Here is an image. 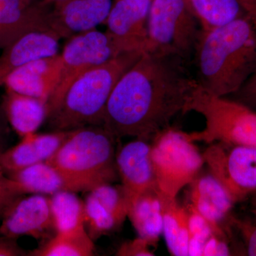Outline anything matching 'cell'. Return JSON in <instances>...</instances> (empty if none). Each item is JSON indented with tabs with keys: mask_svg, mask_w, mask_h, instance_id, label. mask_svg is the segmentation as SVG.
<instances>
[{
	"mask_svg": "<svg viewBox=\"0 0 256 256\" xmlns=\"http://www.w3.org/2000/svg\"><path fill=\"white\" fill-rule=\"evenodd\" d=\"M152 0H114L106 20V33L121 53L146 52Z\"/></svg>",
	"mask_w": 256,
	"mask_h": 256,
	"instance_id": "8fae6325",
	"label": "cell"
},
{
	"mask_svg": "<svg viewBox=\"0 0 256 256\" xmlns=\"http://www.w3.org/2000/svg\"><path fill=\"white\" fill-rule=\"evenodd\" d=\"M0 234L18 238L30 236L41 242L55 235L50 196L32 194L18 197L6 210Z\"/></svg>",
	"mask_w": 256,
	"mask_h": 256,
	"instance_id": "30bf717a",
	"label": "cell"
},
{
	"mask_svg": "<svg viewBox=\"0 0 256 256\" xmlns=\"http://www.w3.org/2000/svg\"><path fill=\"white\" fill-rule=\"evenodd\" d=\"M116 139L104 126L72 130L60 149L46 162L63 176L69 191L87 192L119 178Z\"/></svg>",
	"mask_w": 256,
	"mask_h": 256,
	"instance_id": "277c9868",
	"label": "cell"
},
{
	"mask_svg": "<svg viewBox=\"0 0 256 256\" xmlns=\"http://www.w3.org/2000/svg\"><path fill=\"white\" fill-rule=\"evenodd\" d=\"M194 54L198 85L220 97L234 95L256 68V28L246 15L202 31Z\"/></svg>",
	"mask_w": 256,
	"mask_h": 256,
	"instance_id": "7a4b0ae2",
	"label": "cell"
},
{
	"mask_svg": "<svg viewBox=\"0 0 256 256\" xmlns=\"http://www.w3.org/2000/svg\"><path fill=\"white\" fill-rule=\"evenodd\" d=\"M56 233L85 226V206L76 192L64 190L50 196Z\"/></svg>",
	"mask_w": 256,
	"mask_h": 256,
	"instance_id": "484cf974",
	"label": "cell"
},
{
	"mask_svg": "<svg viewBox=\"0 0 256 256\" xmlns=\"http://www.w3.org/2000/svg\"><path fill=\"white\" fill-rule=\"evenodd\" d=\"M255 192H256V191Z\"/></svg>",
	"mask_w": 256,
	"mask_h": 256,
	"instance_id": "8d00e7d4",
	"label": "cell"
},
{
	"mask_svg": "<svg viewBox=\"0 0 256 256\" xmlns=\"http://www.w3.org/2000/svg\"><path fill=\"white\" fill-rule=\"evenodd\" d=\"M87 192L85 228L95 242L122 225L128 217L129 201L122 185L102 184Z\"/></svg>",
	"mask_w": 256,
	"mask_h": 256,
	"instance_id": "7c38bea8",
	"label": "cell"
},
{
	"mask_svg": "<svg viewBox=\"0 0 256 256\" xmlns=\"http://www.w3.org/2000/svg\"><path fill=\"white\" fill-rule=\"evenodd\" d=\"M150 244L146 240L138 237L131 242H126L120 246L116 256H150L152 252L150 250Z\"/></svg>",
	"mask_w": 256,
	"mask_h": 256,
	"instance_id": "4dcf8cb0",
	"label": "cell"
},
{
	"mask_svg": "<svg viewBox=\"0 0 256 256\" xmlns=\"http://www.w3.org/2000/svg\"><path fill=\"white\" fill-rule=\"evenodd\" d=\"M122 53L109 35L96 28L69 38L60 55L58 82L47 100L48 112L58 104L74 80L90 69Z\"/></svg>",
	"mask_w": 256,
	"mask_h": 256,
	"instance_id": "ba28073f",
	"label": "cell"
},
{
	"mask_svg": "<svg viewBox=\"0 0 256 256\" xmlns=\"http://www.w3.org/2000/svg\"><path fill=\"white\" fill-rule=\"evenodd\" d=\"M6 117L2 109H0V158L6 151V141H8V126Z\"/></svg>",
	"mask_w": 256,
	"mask_h": 256,
	"instance_id": "836d02e7",
	"label": "cell"
},
{
	"mask_svg": "<svg viewBox=\"0 0 256 256\" xmlns=\"http://www.w3.org/2000/svg\"><path fill=\"white\" fill-rule=\"evenodd\" d=\"M95 254L94 240L85 226L56 234L41 242L40 246L30 250L28 256H92Z\"/></svg>",
	"mask_w": 256,
	"mask_h": 256,
	"instance_id": "603a6c76",
	"label": "cell"
},
{
	"mask_svg": "<svg viewBox=\"0 0 256 256\" xmlns=\"http://www.w3.org/2000/svg\"><path fill=\"white\" fill-rule=\"evenodd\" d=\"M234 100L256 111V68L240 89L234 94Z\"/></svg>",
	"mask_w": 256,
	"mask_h": 256,
	"instance_id": "f1b7e54d",
	"label": "cell"
},
{
	"mask_svg": "<svg viewBox=\"0 0 256 256\" xmlns=\"http://www.w3.org/2000/svg\"><path fill=\"white\" fill-rule=\"evenodd\" d=\"M26 194L16 182L10 178L0 168V220L12 204L18 197Z\"/></svg>",
	"mask_w": 256,
	"mask_h": 256,
	"instance_id": "4316f807",
	"label": "cell"
},
{
	"mask_svg": "<svg viewBox=\"0 0 256 256\" xmlns=\"http://www.w3.org/2000/svg\"><path fill=\"white\" fill-rule=\"evenodd\" d=\"M50 8L32 0H0V50L28 32L52 30Z\"/></svg>",
	"mask_w": 256,
	"mask_h": 256,
	"instance_id": "9a60e30c",
	"label": "cell"
},
{
	"mask_svg": "<svg viewBox=\"0 0 256 256\" xmlns=\"http://www.w3.org/2000/svg\"><path fill=\"white\" fill-rule=\"evenodd\" d=\"M5 117L20 137L36 132L47 118V101L6 88L2 107Z\"/></svg>",
	"mask_w": 256,
	"mask_h": 256,
	"instance_id": "ffe728a7",
	"label": "cell"
},
{
	"mask_svg": "<svg viewBox=\"0 0 256 256\" xmlns=\"http://www.w3.org/2000/svg\"><path fill=\"white\" fill-rule=\"evenodd\" d=\"M191 207L210 223L216 233L228 216L234 202L228 191L212 174L195 178L192 183Z\"/></svg>",
	"mask_w": 256,
	"mask_h": 256,
	"instance_id": "d6986e66",
	"label": "cell"
},
{
	"mask_svg": "<svg viewBox=\"0 0 256 256\" xmlns=\"http://www.w3.org/2000/svg\"><path fill=\"white\" fill-rule=\"evenodd\" d=\"M128 217L138 237L153 245L163 232L162 201L156 188L141 195L133 202Z\"/></svg>",
	"mask_w": 256,
	"mask_h": 256,
	"instance_id": "44dd1931",
	"label": "cell"
},
{
	"mask_svg": "<svg viewBox=\"0 0 256 256\" xmlns=\"http://www.w3.org/2000/svg\"><path fill=\"white\" fill-rule=\"evenodd\" d=\"M201 32L188 0H152L144 52L188 62L194 54Z\"/></svg>",
	"mask_w": 256,
	"mask_h": 256,
	"instance_id": "8992f818",
	"label": "cell"
},
{
	"mask_svg": "<svg viewBox=\"0 0 256 256\" xmlns=\"http://www.w3.org/2000/svg\"><path fill=\"white\" fill-rule=\"evenodd\" d=\"M202 32L222 28L246 16L238 0H188Z\"/></svg>",
	"mask_w": 256,
	"mask_h": 256,
	"instance_id": "d4e9b609",
	"label": "cell"
},
{
	"mask_svg": "<svg viewBox=\"0 0 256 256\" xmlns=\"http://www.w3.org/2000/svg\"><path fill=\"white\" fill-rule=\"evenodd\" d=\"M178 57L144 52L120 78L106 106L104 124L116 138L149 140L183 114L198 85Z\"/></svg>",
	"mask_w": 256,
	"mask_h": 256,
	"instance_id": "6da1fadb",
	"label": "cell"
},
{
	"mask_svg": "<svg viewBox=\"0 0 256 256\" xmlns=\"http://www.w3.org/2000/svg\"><path fill=\"white\" fill-rule=\"evenodd\" d=\"M214 232L210 236V238L207 239L204 246L203 252L202 256H229L230 255V248L228 244L220 240L217 238L216 234Z\"/></svg>",
	"mask_w": 256,
	"mask_h": 256,
	"instance_id": "1f68e13d",
	"label": "cell"
},
{
	"mask_svg": "<svg viewBox=\"0 0 256 256\" xmlns=\"http://www.w3.org/2000/svg\"><path fill=\"white\" fill-rule=\"evenodd\" d=\"M33 2H37L41 3L46 6H53L54 4H56V3L60 2H63L64 0H32Z\"/></svg>",
	"mask_w": 256,
	"mask_h": 256,
	"instance_id": "d590c367",
	"label": "cell"
},
{
	"mask_svg": "<svg viewBox=\"0 0 256 256\" xmlns=\"http://www.w3.org/2000/svg\"><path fill=\"white\" fill-rule=\"evenodd\" d=\"M162 201L163 232L166 246L173 256H188L190 232L188 212L178 206L176 200Z\"/></svg>",
	"mask_w": 256,
	"mask_h": 256,
	"instance_id": "cb8c5ba5",
	"label": "cell"
},
{
	"mask_svg": "<svg viewBox=\"0 0 256 256\" xmlns=\"http://www.w3.org/2000/svg\"><path fill=\"white\" fill-rule=\"evenodd\" d=\"M151 160L156 188L163 198L176 200L197 178L204 160L186 133L168 128L153 138Z\"/></svg>",
	"mask_w": 256,
	"mask_h": 256,
	"instance_id": "52a82bcc",
	"label": "cell"
},
{
	"mask_svg": "<svg viewBox=\"0 0 256 256\" xmlns=\"http://www.w3.org/2000/svg\"><path fill=\"white\" fill-rule=\"evenodd\" d=\"M191 111L205 121L202 130L186 133L192 142L256 146V111L242 102L214 95L198 84L188 96L183 114Z\"/></svg>",
	"mask_w": 256,
	"mask_h": 256,
	"instance_id": "5b68a950",
	"label": "cell"
},
{
	"mask_svg": "<svg viewBox=\"0 0 256 256\" xmlns=\"http://www.w3.org/2000/svg\"><path fill=\"white\" fill-rule=\"evenodd\" d=\"M69 131L34 132L24 136L21 142L3 153L0 158V168L8 174L47 161L60 149Z\"/></svg>",
	"mask_w": 256,
	"mask_h": 256,
	"instance_id": "ac0fdd59",
	"label": "cell"
},
{
	"mask_svg": "<svg viewBox=\"0 0 256 256\" xmlns=\"http://www.w3.org/2000/svg\"><path fill=\"white\" fill-rule=\"evenodd\" d=\"M112 0H64L50 8V30L60 38L95 30L105 24Z\"/></svg>",
	"mask_w": 256,
	"mask_h": 256,
	"instance_id": "5bb4252c",
	"label": "cell"
},
{
	"mask_svg": "<svg viewBox=\"0 0 256 256\" xmlns=\"http://www.w3.org/2000/svg\"><path fill=\"white\" fill-rule=\"evenodd\" d=\"M256 28V0H238Z\"/></svg>",
	"mask_w": 256,
	"mask_h": 256,
	"instance_id": "e575fe53",
	"label": "cell"
},
{
	"mask_svg": "<svg viewBox=\"0 0 256 256\" xmlns=\"http://www.w3.org/2000/svg\"><path fill=\"white\" fill-rule=\"evenodd\" d=\"M6 174L16 182L26 194L52 196L64 190L69 191L63 176L46 161Z\"/></svg>",
	"mask_w": 256,
	"mask_h": 256,
	"instance_id": "7402d4cb",
	"label": "cell"
},
{
	"mask_svg": "<svg viewBox=\"0 0 256 256\" xmlns=\"http://www.w3.org/2000/svg\"><path fill=\"white\" fill-rule=\"evenodd\" d=\"M143 53L122 54L79 76L48 112V128L52 131H66L104 126L106 106L114 86Z\"/></svg>",
	"mask_w": 256,
	"mask_h": 256,
	"instance_id": "3957f363",
	"label": "cell"
},
{
	"mask_svg": "<svg viewBox=\"0 0 256 256\" xmlns=\"http://www.w3.org/2000/svg\"><path fill=\"white\" fill-rule=\"evenodd\" d=\"M18 239L0 234V256H28L30 250L20 246Z\"/></svg>",
	"mask_w": 256,
	"mask_h": 256,
	"instance_id": "d6a6232c",
	"label": "cell"
},
{
	"mask_svg": "<svg viewBox=\"0 0 256 256\" xmlns=\"http://www.w3.org/2000/svg\"><path fill=\"white\" fill-rule=\"evenodd\" d=\"M60 38L52 30L24 34L3 48L0 56V86L10 74L32 60L58 54Z\"/></svg>",
	"mask_w": 256,
	"mask_h": 256,
	"instance_id": "2e32d148",
	"label": "cell"
},
{
	"mask_svg": "<svg viewBox=\"0 0 256 256\" xmlns=\"http://www.w3.org/2000/svg\"><path fill=\"white\" fill-rule=\"evenodd\" d=\"M236 225L245 239L247 255L256 256V210L252 218L237 220Z\"/></svg>",
	"mask_w": 256,
	"mask_h": 256,
	"instance_id": "f546056e",
	"label": "cell"
},
{
	"mask_svg": "<svg viewBox=\"0 0 256 256\" xmlns=\"http://www.w3.org/2000/svg\"><path fill=\"white\" fill-rule=\"evenodd\" d=\"M234 203L256 191V146L212 144L203 156Z\"/></svg>",
	"mask_w": 256,
	"mask_h": 256,
	"instance_id": "9c48e42d",
	"label": "cell"
},
{
	"mask_svg": "<svg viewBox=\"0 0 256 256\" xmlns=\"http://www.w3.org/2000/svg\"><path fill=\"white\" fill-rule=\"evenodd\" d=\"M188 212L190 239L198 240L204 246L205 242L214 230L210 223L192 207L190 206Z\"/></svg>",
	"mask_w": 256,
	"mask_h": 256,
	"instance_id": "83f0119b",
	"label": "cell"
},
{
	"mask_svg": "<svg viewBox=\"0 0 256 256\" xmlns=\"http://www.w3.org/2000/svg\"><path fill=\"white\" fill-rule=\"evenodd\" d=\"M150 153L151 144L141 138L126 143L116 152V168L130 206L141 195L156 188Z\"/></svg>",
	"mask_w": 256,
	"mask_h": 256,
	"instance_id": "4fadbf2b",
	"label": "cell"
},
{
	"mask_svg": "<svg viewBox=\"0 0 256 256\" xmlns=\"http://www.w3.org/2000/svg\"><path fill=\"white\" fill-rule=\"evenodd\" d=\"M60 67L58 54L32 60L10 74L4 85L18 94L47 101L56 86Z\"/></svg>",
	"mask_w": 256,
	"mask_h": 256,
	"instance_id": "e0dca14e",
	"label": "cell"
}]
</instances>
